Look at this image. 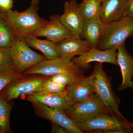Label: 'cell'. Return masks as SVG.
<instances>
[{
    "mask_svg": "<svg viewBox=\"0 0 133 133\" xmlns=\"http://www.w3.org/2000/svg\"><path fill=\"white\" fill-rule=\"evenodd\" d=\"M39 3V0H31L29 8L22 12L12 10L4 11L0 9L1 16L11 26L15 36L24 37L49 23V21L38 14Z\"/></svg>",
    "mask_w": 133,
    "mask_h": 133,
    "instance_id": "obj_1",
    "label": "cell"
},
{
    "mask_svg": "<svg viewBox=\"0 0 133 133\" xmlns=\"http://www.w3.org/2000/svg\"><path fill=\"white\" fill-rule=\"evenodd\" d=\"M90 76L96 95L109 114L124 121H128L119 110V102L112 88L111 79L103 69L102 63L95 64Z\"/></svg>",
    "mask_w": 133,
    "mask_h": 133,
    "instance_id": "obj_2",
    "label": "cell"
},
{
    "mask_svg": "<svg viewBox=\"0 0 133 133\" xmlns=\"http://www.w3.org/2000/svg\"><path fill=\"white\" fill-rule=\"evenodd\" d=\"M133 35V18L123 16L106 24L96 48L104 50L118 47Z\"/></svg>",
    "mask_w": 133,
    "mask_h": 133,
    "instance_id": "obj_3",
    "label": "cell"
},
{
    "mask_svg": "<svg viewBox=\"0 0 133 133\" xmlns=\"http://www.w3.org/2000/svg\"><path fill=\"white\" fill-rule=\"evenodd\" d=\"M76 124L83 132L125 133L133 130V123L122 120L108 113L98 115Z\"/></svg>",
    "mask_w": 133,
    "mask_h": 133,
    "instance_id": "obj_4",
    "label": "cell"
},
{
    "mask_svg": "<svg viewBox=\"0 0 133 133\" xmlns=\"http://www.w3.org/2000/svg\"><path fill=\"white\" fill-rule=\"evenodd\" d=\"M10 51L14 69L22 74L27 69L47 59L44 56L31 50L23 37L15 36Z\"/></svg>",
    "mask_w": 133,
    "mask_h": 133,
    "instance_id": "obj_5",
    "label": "cell"
},
{
    "mask_svg": "<svg viewBox=\"0 0 133 133\" xmlns=\"http://www.w3.org/2000/svg\"><path fill=\"white\" fill-rule=\"evenodd\" d=\"M49 77L36 74L24 76L10 83L4 89L3 97L9 102L20 96L40 92L44 82Z\"/></svg>",
    "mask_w": 133,
    "mask_h": 133,
    "instance_id": "obj_6",
    "label": "cell"
},
{
    "mask_svg": "<svg viewBox=\"0 0 133 133\" xmlns=\"http://www.w3.org/2000/svg\"><path fill=\"white\" fill-rule=\"evenodd\" d=\"M65 112L76 124L88 120L101 114L108 113L96 94L84 102L73 103Z\"/></svg>",
    "mask_w": 133,
    "mask_h": 133,
    "instance_id": "obj_7",
    "label": "cell"
},
{
    "mask_svg": "<svg viewBox=\"0 0 133 133\" xmlns=\"http://www.w3.org/2000/svg\"><path fill=\"white\" fill-rule=\"evenodd\" d=\"M71 60L61 57L46 59L27 69L23 72L24 76L40 75L51 77L77 67Z\"/></svg>",
    "mask_w": 133,
    "mask_h": 133,
    "instance_id": "obj_8",
    "label": "cell"
},
{
    "mask_svg": "<svg viewBox=\"0 0 133 133\" xmlns=\"http://www.w3.org/2000/svg\"><path fill=\"white\" fill-rule=\"evenodd\" d=\"M118 47L104 50L91 48L88 52L78 57L74 58L72 62L83 70L88 69L91 62L108 63L118 65L116 57Z\"/></svg>",
    "mask_w": 133,
    "mask_h": 133,
    "instance_id": "obj_9",
    "label": "cell"
},
{
    "mask_svg": "<svg viewBox=\"0 0 133 133\" xmlns=\"http://www.w3.org/2000/svg\"><path fill=\"white\" fill-rule=\"evenodd\" d=\"M49 23L38 29L31 35L36 37H43L47 40L57 43L65 39L74 36L62 23L59 15H53L50 17Z\"/></svg>",
    "mask_w": 133,
    "mask_h": 133,
    "instance_id": "obj_10",
    "label": "cell"
},
{
    "mask_svg": "<svg viewBox=\"0 0 133 133\" xmlns=\"http://www.w3.org/2000/svg\"><path fill=\"white\" fill-rule=\"evenodd\" d=\"M78 5L76 0L65 2L63 14L59 16V19L74 36L81 38L84 20L79 13Z\"/></svg>",
    "mask_w": 133,
    "mask_h": 133,
    "instance_id": "obj_11",
    "label": "cell"
},
{
    "mask_svg": "<svg viewBox=\"0 0 133 133\" xmlns=\"http://www.w3.org/2000/svg\"><path fill=\"white\" fill-rule=\"evenodd\" d=\"M33 104L42 117L63 128L68 133H83L64 110L51 108L41 104Z\"/></svg>",
    "mask_w": 133,
    "mask_h": 133,
    "instance_id": "obj_12",
    "label": "cell"
},
{
    "mask_svg": "<svg viewBox=\"0 0 133 133\" xmlns=\"http://www.w3.org/2000/svg\"><path fill=\"white\" fill-rule=\"evenodd\" d=\"M117 51V62L122 77V83L118 91H122L128 88L133 89V57L127 51L125 42L118 46Z\"/></svg>",
    "mask_w": 133,
    "mask_h": 133,
    "instance_id": "obj_13",
    "label": "cell"
},
{
    "mask_svg": "<svg viewBox=\"0 0 133 133\" xmlns=\"http://www.w3.org/2000/svg\"><path fill=\"white\" fill-rule=\"evenodd\" d=\"M27 100L33 104H41L51 108L66 111L73 104L68 97V93L51 94L40 92L28 95Z\"/></svg>",
    "mask_w": 133,
    "mask_h": 133,
    "instance_id": "obj_14",
    "label": "cell"
},
{
    "mask_svg": "<svg viewBox=\"0 0 133 133\" xmlns=\"http://www.w3.org/2000/svg\"><path fill=\"white\" fill-rule=\"evenodd\" d=\"M56 44L59 57L69 60H71L76 56L83 55L91 49L85 40L75 36L66 38Z\"/></svg>",
    "mask_w": 133,
    "mask_h": 133,
    "instance_id": "obj_15",
    "label": "cell"
},
{
    "mask_svg": "<svg viewBox=\"0 0 133 133\" xmlns=\"http://www.w3.org/2000/svg\"><path fill=\"white\" fill-rule=\"evenodd\" d=\"M66 88L68 97L73 103L84 102L95 94L90 76H82L73 84L66 85Z\"/></svg>",
    "mask_w": 133,
    "mask_h": 133,
    "instance_id": "obj_16",
    "label": "cell"
},
{
    "mask_svg": "<svg viewBox=\"0 0 133 133\" xmlns=\"http://www.w3.org/2000/svg\"><path fill=\"white\" fill-rule=\"evenodd\" d=\"M128 0H102L100 19L107 24L120 19Z\"/></svg>",
    "mask_w": 133,
    "mask_h": 133,
    "instance_id": "obj_17",
    "label": "cell"
},
{
    "mask_svg": "<svg viewBox=\"0 0 133 133\" xmlns=\"http://www.w3.org/2000/svg\"><path fill=\"white\" fill-rule=\"evenodd\" d=\"M105 25L100 19L84 20L82 35L91 48H97Z\"/></svg>",
    "mask_w": 133,
    "mask_h": 133,
    "instance_id": "obj_18",
    "label": "cell"
},
{
    "mask_svg": "<svg viewBox=\"0 0 133 133\" xmlns=\"http://www.w3.org/2000/svg\"><path fill=\"white\" fill-rule=\"evenodd\" d=\"M24 41L29 46L41 51L47 59L59 57L56 43L47 40H42L31 34L24 36Z\"/></svg>",
    "mask_w": 133,
    "mask_h": 133,
    "instance_id": "obj_19",
    "label": "cell"
},
{
    "mask_svg": "<svg viewBox=\"0 0 133 133\" xmlns=\"http://www.w3.org/2000/svg\"><path fill=\"white\" fill-rule=\"evenodd\" d=\"M101 1V0H83L79 4V10L83 20L100 19Z\"/></svg>",
    "mask_w": 133,
    "mask_h": 133,
    "instance_id": "obj_20",
    "label": "cell"
},
{
    "mask_svg": "<svg viewBox=\"0 0 133 133\" xmlns=\"http://www.w3.org/2000/svg\"><path fill=\"white\" fill-rule=\"evenodd\" d=\"M83 70L78 66L75 69L64 72L50 77L49 79L54 82L67 85L77 81L83 75Z\"/></svg>",
    "mask_w": 133,
    "mask_h": 133,
    "instance_id": "obj_21",
    "label": "cell"
},
{
    "mask_svg": "<svg viewBox=\"0 0 133 133\" xmlns=\"http://www.w3.org/2000/svg\"><path fill=\"white\" fill-rule=\"evenodd\" d=\"M14 31L7 22L3 19L0 21V47L10 49L14 38Z\"/></svg>",
    "mask_w": 133,
    "mask_h": 133,
    "instance_id": "obj_22",
    "label": "cell"
},
{
    "mask_svg": "<svg viewBox=\"0 0 133 133\" xmlns=\"http://www.w3.org/2000/svg\"><path fill=\"white\" fill-rule=\"evenodd\" d=\"M11 105L3 97H0V133H5L10 130L9 118Z\"/></svg>",
    "mask_w": 133,
    "mask_h": 133,
    "instance_id": "obj_23",
    "label": "cell"
},
{
    "mask_svg": "<svg viewBox=\"0 0 133 133\" xmlns=\"http://www.w3.org/2000/svg\"><path fill=\"white\" fill-rule=\"evenodd\" d=\"M14 69V62L10 49L0 47V73L9 71Z\"/></svg>",
    "mask_w": 133,
    "mask_h": 133,
    "instance_id": "obj_24",
    "label": "cell"
},
{
    "mask_svg": "<svg viewBox=\"0 0 133 133\" xmlns=\"http://www.w3.org/2000/svg\"><path fill=\"white\" fill-rule=\"evenodd\" d=\"M24 75L20 73L15 69L0 73V93L9 85L17 79L24 77Z\"/></svg>",
    "mask_w": 133,
    "mask_h": 133,
    "instance_id": "obj_25",
    "label": "cell"
},
{
    "mask_svg": "<svg viewBox=\"0 0 133 133\" xmlns=\"http://www.w3.org/2000/svg\"><path fill=\"white\" fill-rule=\"evenodd\" d=\"M48 77L43 84L41 92L51 94H63L67 93L66 85L54 82Z\"/></svg>",
    "mask_w": 133,
    "mask_h": 133,
    "instance_id": "obj_26",
    "label": "cell"
},
{
    "mask_svg": "<svg viewBox=\"0 0 133 133\" xmlns=\"http://www.w3.org/2000/svg\"><path fill=\"white\" fill-rule=\"evenodd\" d=\"M13 4V0H0V9L4 11L12 10Z\"/></svg>",
    "mask_w": 133,
    "mask_h": 133,
    "instance_id": "obj_27",
    "label": "cell"
},
{
    "mask_svg": "<svg viewBox=\"0 0 133 133\" xmlns=\"http://www.w3.org/2000/svg\"><path fill=\"white\" fill-rule=\"evenodd\" d=\"M123 16L133 18V0H128L123 14Z\"/></svg>",
    "mask_w": 133,
    "mask_h": 133,
    "instance_id": "obj_28",
    "label": "cell"
},
{
    "mask_svg": "<svg viewBox=\"0 0 133 133\" xmlns=\"http://www.w3.org/2000/svg\"><path fill=\"white\" fill-rule=\"evenodd\" d=\"M52 133H68L63 128L57 124L52 123Z\"/></svg>",
    "mask_w": 133,
    "mask_h": 133,
    "instance_id": "obj_29",
    "label": "cell"
},
{
    "mask_svg": "<svg viewBox=\"0 0 133 133\" xmlns=\"http://www.w3.org/2000/svg\"><path fill=\"white\" fill-rule=\"evenodd\" d=\"M2 19H3V18H2V17L1 16V14H0V21H1V20Z\"/></svg>",
    "mask_w": 133,
    "mask_h": 133,
    "instance_id": "obj_30",
    "label": "cell"
},
{
    "mask_svg": "<svg viewBox=\"0 0 133 133\" xmlns=\"http://www.w3.org/2000/svg\"><path fill=\"white\" fill-rule=\"evenodd\" d=\"M132 36H133V35Z\"/></svg>",
    "mask_w": 133,
    "mask_h": 133,
    "instance_id": "obj_31",
    "label": "cell"
},
{
    "mask_svg": "<svg viewBox=\"0 0 133 133\" xmlns=\"http://www.w3.org/2000/svg\"><path fill=\"white\" fill-rule=\"evenodd\" d=\"M101 1H102V0H101Z\"/></svg>",
    "mask_w": 133,
    "mask_h": 133,
    "instance_id": "obj_32",
    "label": "cell"
}]
</instances>
